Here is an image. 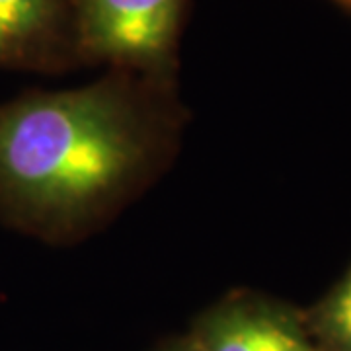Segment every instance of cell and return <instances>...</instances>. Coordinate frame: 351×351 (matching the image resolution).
Segmentation results:
<instances>
[{"label": "cell", "mask_w": 351, "mask_h": 351, "mask_svg": "<svg viewBox=\"0 0 351 351\" xmlns=\"http://www.w3.org/2000/svg\"><path fill=\"white\" fill-rule=\"evenodd\" d=\"M184 127L176 78L129 71L0 104V221L47 244L84 240L162 176Z\"/></svg>", "instance_id": "1"}, {"label": "cell", "mask_w": 351, "mask_h": 351, "mask_svg": "<svg viewBox=\"0 0 351 351\" xmlns=\"http://www.w3.org/2000/svg\"><path fill=\"white\" fill-rule=\"evenodd\" d=\"M188 0H73L78 64L176 78Z\"/></svg>", "instance_id": "2"}, {"label": "cell", "mask_w": 351, "mask_h": 351, "mask_svg": "<svg viewBox=\"0 0 351 351\" xmlns=\"http://www.w3.org/2000/svg\"><path fill=\"white\" fill-rule=\"evenodd\" d=\"M78 66L73 0H0V71Z\"/></svg>", "instance_id": "3"}, {"label": "cell", "mask_w": 351, "mask_h": 351, "mask_svg": "<svg viewBox=\"0 0 351 351\" xmlns=\"http://www.w3.org/2000/svg\"><path fill=\"white\" fill-rule=\"evenodd\" d=\"M191 338L205 351H324L285 314L246 297L221 302Z\"/></svg>", "instance_id": "4"}, {"label": "cell", "mask_w": 351, "mask_h": 351, "mask_svg": "<svg viewBox=\"0 0 351 351\" xmlns=\"http://www.w3.org/2000/svg\"><path fill=\"white\" fill-rule=\"evenodd\" d=\"M318 328L336 351H351V271L322 304Z\"/></svg>", "instance_id": "5"}, {"label": "cell", "mask_w": 351, "mask_h": 351, "mask_svg": "<svg viewBox=\"0 0 351 351\" xmlns=\"http://www.w3.org/2000/svg\"><path fill=\"white\" fill-rule=\"evenodd\" d=\"M168 351H205V350L201 348L195 339L191 338L188 339V341H184V343H178V346H174V348H170Z\"/></svg>", "instance_id": "6"}, {"label": "cell", "mask_w": 351, "mask_h": 351, "mask_svg": "<svg viewBox=\"0 0 351 351\" xmlns=\"http://www.w3.org/2000/svg\"><path fill=\"white\" fill-rule=\"evenodd\" d=\"M336 2H339V4H343V6L351 8V0H336Z\"/></svg>", "instance_id": "7"}]
</instances>
